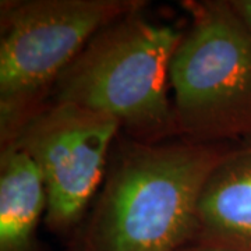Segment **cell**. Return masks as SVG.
<instances>
[{
	"label": "cell",
	"mask_w": 251,
	"mask_h": 251,
	"mask_svg": "<svg viewBox=\"0 0 251 251\" xmlns=\"http://www.w3.org/2000/svg\"><path fill=\"white\" fill-rule=\"evenodd\" d=\"M179 251H234L226 250V249H218V247H209V246H201V244H188L186 247L180 249Z\"/></svg>",
	"instance_id": "cell-9"
},
{
	"label": "cell",
	"mask_w": 251,
	"mask_h": 251,
	"mask_svg": "<svg viewBox=\"0 0 251 251\" xmlns=\"http://www.w3.org/2000/svg\"><path fill=\"white\" fill-rule=\"evenodd\" d=\"M193 244L251 251V137L232 144L208 175Z\"/></svg>",
	"instance_id": "cell-6"
},
{
	"label": "cell",
	"mask_w": 251,
	"mask_h": 251,
	"mask_svg": "<svg viewBox=\"0 0 251 251\" xmlns=\"http://www.w3.org/2000/svg\"><path fill=\"white\" fill-rule=\"evenodd\" d=\"M230 145L119 137L74 251H179L193 244L202 186Z\"/></svg>",
	"instance_id": "cell-1"
},
{
	"label": "cell",
	"mask_w": 251,
	"mask_h": 251,
	"mask_svg": "<svg viewBox=\"0 0 251 251\" xmlns=\"http://www.w3.org/2000/svg\"><path fill=\"white\" fill-rule=\"evenodd\" d=\"M46 214L42 176L27 153L11 145L0 152V251H39L38 225Z\"/></svg>",
	"instance_id": "cell-7"
},
{
	"label": "cell",
	"mask_w": 251,
	"mask_h": 251,
	"mask_svg": "<svg viewBox=\"0 0 251 251\" xmlns=\"http://www.w3.org/2000/svg\"><path fill=\"white\" fill-rule=\"evenodd\" d=\"M236 11L251 28V0H230Z\"/></svg>",
	"instance_id": "cell-8"
},
{
	"label": "cell",
	"mask_w": 251,
	"mask_h": 251,
	"mask_svg": "<svg viewBox=\"0 0 251 251\" xmlns=\"http://www.w3.org/2000/svg\"><path fill=\"white\" fill-rule=\"evenodd\" d=\"M120 131L113 117L49 99L1 144L27 153L38 168L49 230L67 233L81 224L105 179Z\"/></svg>",
	"instance_id": "cell-5"
},
{
	"label": "cell",
	"mask_w": 251,
	"mask_h": 251,
	"mask_svg": "<svg viewBox=\"0 0 251 251\" xmlns=\"http://www.w3.org/2000/svg\"><path fill=\"white\" fill-rule=\"evenodd\" d=\"M190 27L173 54L176 137L239 143L251 137V28L230 0H184Z\"/></svg>",
	"instance_id": "cell-3"
},
{
	"label": "cell",
	"mask_w": 251,
	"mask_h": 251,
	"mask_svg": "<svg viewBox=\"0 0 251 251\" xmlns=\"http://www.w3.org/2000/svg\"><path fill=\"white\" fill-rule=\"evenodd\" d=\"M143 0H6L0 6V140L52 98L54 85L100 29Z\"/></svg>",
	"instance_id": "cell-4"
},
{
	"label": "cell",
	"mask_w": 251,
	"mask_h": 251,
	"mask_svg": "<svg viewBox=\"0 0 251 251\" xmlns=\"http://www.w3.org/2000/svg\"><path fill=\"white\" fill-rule=\"evenodd\" d=\"M143 9L92 36L59 77L50 99L113 117L133 140L162 143L176 137L168 88L184 32L150 21Z\"/></svg>",
	"instance_id": "cell-2"
}]
</instances>
